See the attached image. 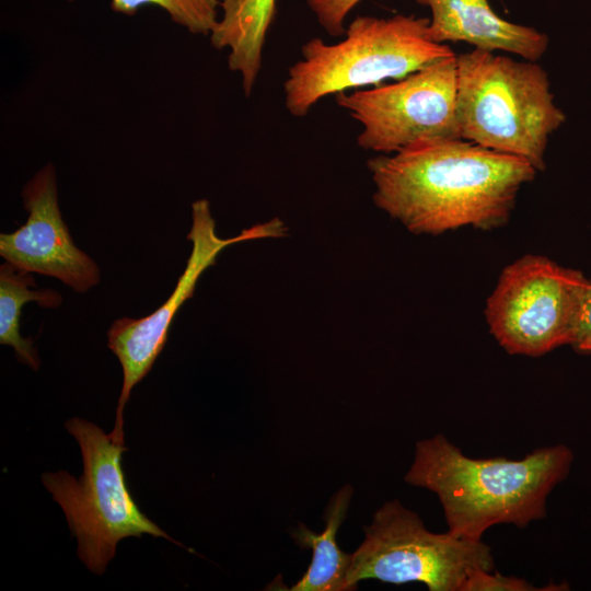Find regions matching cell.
Here are the masks:
<instances>
[{
    "instance_id": "cell-1",
    "label": "cell",
    "mask_w": 591,
    "mask_h": 591,
    "mask_svg": "<svg viewBox=\"0 0 591 591\" xmlns=\"http://www.w3.org/2000/svg\"><path fill=\"white\" fill-rule=\"evenodd\" d=\"M373 201L415 234L505 225L537 171L462 138L417 141L368 161Z\"/></svg>"
},
{
    "instance_id": "cell-2",
    "label": "cell",
    "mask_w": 591,
    "mask_h": 591,
    "mask_svg": "<svg viewBox=\"0 0 591 591\" xmlns=\"http://www.w3.org/2000/svg\"><path fill=\"white\" fill-rule=\"evenodd\" d=\"M572 462L565 444L538 448L521 460L472 459L438 433L416 443L404 479L438 496L449 532L482 540L493 525L525 528L543 519L548 495L568 477Z\"/></svg>"
},
{
    "instance_id": "cell-3",
    "label": "cell",
    "mask_w": 591,
    "mask_h": 591,
    "mask_svg": "<svg viewBox=\"0 0 591 591\" xmlns=\"http://www.w3.org/2000/svg\"><path fill=\"white\" fill-rule=\"evenodd\" d=\"M456 119L462 139L541 172L549 137L566 116L536 61L474 48L456 56Z\"/></svg>"
},
{
    "instance_id": "cell-4",
    "label": "cell",
    "mask_w": 591,
    "mask_h": 591,
    "mask_svg": "<svg viewBox=\"0 0 591 591\" xmlns=\"http://www.w3.org/2000/svg\"><path fill=\"white\" fill-rule=\"evenodd\" d=\"M428 24V18L404 14L357 16L336 44L309 39L283 82L287 111L304 117L327 95L398 80L455 55L449 45L429 39Z\"/></svg>"
},
{
    "instance_id": "cell-5",
    "label": "cell",
    "mask_w": 591,
    "mask_h": 591,
    "mask_svg": "<svg viewBox=\"0 0 591 591\" xmlns=\"http://www.w3.org/2000/svg\"><path fill=\"white\" fill-rule=\"evenodd\" d=\"M65 427L79 443L83 472L79 479L65 471L45 473L42 482L61 507L86 568L102 575L125 537L149 534L181 544L141 512L131 497L121 467L125 443L85 419L71 418Z\"/></svg>"
},
{
    "instance_id": "cell-6",
    "label": "cell",
    "mask_w": 591,
    "mask_h": 591,
    "mask_svg": "<svg viewBox=\"0 0 591 591\" xmlns=\"http://www.w3.org/2000/svg\"><path fill=\"white\" fill-rule=\"evenodd\" d=\"M363 531L362 543L351 553L346 591L369 579L421 582L429 591H461L471 572L494 569L488 544L449 531L432 533L397 499L381 506Z\"/></svg>"
},
{
    "instance_id": "cell-7",
    "label": "cell",
    "mask_w": 591,
    "mask_h": 591,
    "mask_svg": "<svg viewBox=\"0 0 591 591\" xmlns=\"http://www.w3.org/2000/svg\"><path fill=\"white\" fill-rule=\"evenodd\" d=\"M588 281L542 255L518 258L487 299L489 332L510 355L541 357L570 345Z\"/></svg>"
},
{
    "instance_id": "cell-8",
    "label": "cell",
    "mask_w": 591,
    "mask_h": 591,
    "mask_svg": "<svg viewBox=\"0 0 591 591\" xmlns=\"http://www.w3.org/2000/svg\"><path fill=\"white\" fill-rule=\"evenodd\" d=\"M336 103L362 129L358 146L395 153L417 141L461 138L456 119V55L393 83L344 91Z\"/></svg>"
},
{
    "instance_id": "cell-9",
    "label": "cell",
    "mask_w": 591,
    "mask_h": 591,
    "mask_svg": "<svg viewBox=\"0 0 591 591\" xmlns=\"http://www.w3.org/2000/svg\"><path fill=\"white\" fill-rule=\"evenodd\" d=\"M193 223L187 234L192 252L183 274L169 299L151 314L140 318L116 320L107 332V346L116 355L123 369V386L116 408V419L111 437L124 442V408L132 387L151 370L169 338L174 316L183 303L194 294L200 275L216 264L217 256L227 246L241 241L283 235L286 228L275 218L266 223L243 230L230 239L216 233V222L209 201L199 199L192 205Z\"/></svg>"
},
{
    "instance_id": "cell-10",
    "label": "cell",
    "mask_w": 591,
    "mask_h": 591,
    "mask_svg": "<svg viewBox=\"0 0 591 591\" xmlns=\"http://www.w3.org/2000/svg\"><path fill=\"white\" fill-rule=\"evenodd\" d=\"M26 222L0 234V255L20 270L54 277L83 293L101 280L97 264L79 250L62 220L58 205L56 171L51 163L23 187Z\"/></svg>"
},
{
    "instance_id": "cell-11",
    "label": "cell",
    "mask_w": 591,
    "mask_h": 591,
    "mask_svg": "<svg viewBox=\"0 0 591 591\" xmlns=\"http://www.w3.org/2000/svg\"><path fill=\"white\" fill-rule=\"evenodd\" d=\"M429 8L428 37L434 43L464 42L476 49L505 51L537 61L549 38L534 27L500 18L488 0H415Z\"/></svg>"
},
{
    "instance_id": "cell-12",
    "label": "cell",
    "mask_w": 591,
    "mask_h": 591,
    "mask_svg": "<svg viewBox=\"0 0 591 591\" xmlns=\"http://www.w3.org/2000/svg\"><path fill=\"white\" fill-rule=\"evenodd\" d=\"M277 0H220L221 18L210 33L216 49H229L228 66L248 96L262 68L263 49Z\"/></svg>"
},
{
    "instance_id": "cell-13",
    "label": "cell",
    "mask_w": 591,
    "mask_h": 591,
    "mask_svg": "<svg viewBox=\"0 0 591 591\" xmlns=\"http://www.w3.org/2000/svg\"><path fill=\"white\" fill-rule=\"evenodd\" d=\"M352 493V487L347 484L333 495L324 512L323 532L315 533L299 524L291 534L296 544L312 549V558L304 575L288 590L346 591L345 580L351 554L339 548L336 537L347 517Z\"/></svg>"
},
{
    "instance_id": "cell-14",
    "label": "cell",
    "mask_w": 591,
    "mask_h": 591,
    "mask_svg": "<svg viewBox=\"0 0 591 591\" xmlns=\"http://www.w3.org/2000/svg\"><path fill=\"white\" fill-rule=\"evenodd\" d=\"M35 287L32 273L7 262L0 266V344L11 346L18 360L36 371L40 366L36 348L32 338H24L20 333L22 308L34 301L40 308L56 309L62 298L56 290Z\"/></svg>"
},
{
    "instance_id": "cell-15",
    "label": "cell",
    "mask_w": 591,
    "mask_h": 591,
    "mask_svg": "<svg viewBox=\"0 0 591 591\" xmlns=\"http://www.w3.org/2000/svg\"><path fill=\"white\" fill-rule=\"evenodd\" d=\"M144 5L163 9L171 20L193 34L210 35L219 20L220 0H111V9L134 15Z\"/></svg>"
},
{
    "instance_id": "cell-16",
    "label": "cell",
    "mask_w": 591,
    "mask_h": 591,
    "mask_svg": "<svg viewBox=\"0 0 591 591\" xmlns=\"http://www.w3.org/2000/svg\"><path fill=\"white\" fill-rule=\"evenodd\" d=\"M547 586V588H535L525 579L503 576L500 572L477 569L470 573L461 591H535V590H563Z\"/></svg>"
},
{
    "instance_id": "cell-17",
    "label": "cell",
    "mask_w": 591,
    "mask_h": 591,
    "mask_svg": "<svg viewBox=\"0 0 591 591\" xmlns=\"http://www.w3.org/2000/svg\"><path fill=\"white\" fill-rule=\"evenodd\" d=\"M361 0H306L318 24L332 36L345 35V21Z\"/></svg>"
},
{
    "instance_id": "cell-18",
    "label": "cell",
    "mask_w": 591,
    "mask_h": 591,
    "mask_svg": "<svg viewBox=\"0 0 591 591\" xmlns=\"http://www.w3.org/2000/svg\"><path fill=\"white\" fill-rule=\"evenodd\" d=\"M570 346L578 352L591 354V279H589Z\"/></svg>"
}]
</instances>
